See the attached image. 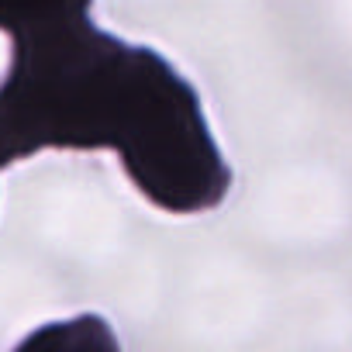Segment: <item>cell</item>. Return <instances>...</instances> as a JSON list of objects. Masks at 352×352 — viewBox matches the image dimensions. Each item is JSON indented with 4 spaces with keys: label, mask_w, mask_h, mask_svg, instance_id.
<instances>
[{
    "label": "cell",
    "mask_w": 352,
    "mask_h": 352,
    "mask_svg": "<svg viewBox=\"0 0 352 352\" xmlns=\"http://www.w3.org/2000/svg\"><path fill=\"white\" fill-rule=\"evenodd\" d=\"M0 83L8 162L42 148H111L138 194L169 214L214 211L232 169L204 104L166 56L100 32L87 14L11 35Z\"/></svg>",
    "instance_id": "1"
},
{
    "label": "cell",
    "mask_w": 352,
    "mask_h": 352,
    "mask_svg": "<svg viewBox=\"0 0 352 352\" xmlns=\"http://www.w3.org/2000/svg\"><path fill=\"white\" fill-rule=\"evenodd\" d=\"M14 352H121V342L100 314H80L32 331Z\"/></svg>",
    "instance_id": "2"
},
{
    "label": "cell",
    "mask_w": 352,
    "mask_h": 352,
    "mask_svg": "<svg viewBox=\"0 0 352 352\" xmlns=\"http://www.w3.org/2000/svg\"><path fill=\"white\" fill-rule=\"evenodd\" d=\"M94 0H0V32L8 38L38 25H52L73 14H87Z\"/></svg>",
    "instance_id": "3"
},
{
    "label": "cell",
    "mask_w": 352,
    "mask_h": 352,
    "mask_svg": "<svg viewBox=\"0 0 352 352\" xmlns=\"http://www.w3.org/2000/svg\"><path fill=\"white\" fill-rule=\"evenodd\" d=\"M0 166H8V152H4V142H0Z\"/></svg>",
    "instance_id": "4"
}]
</instances>
